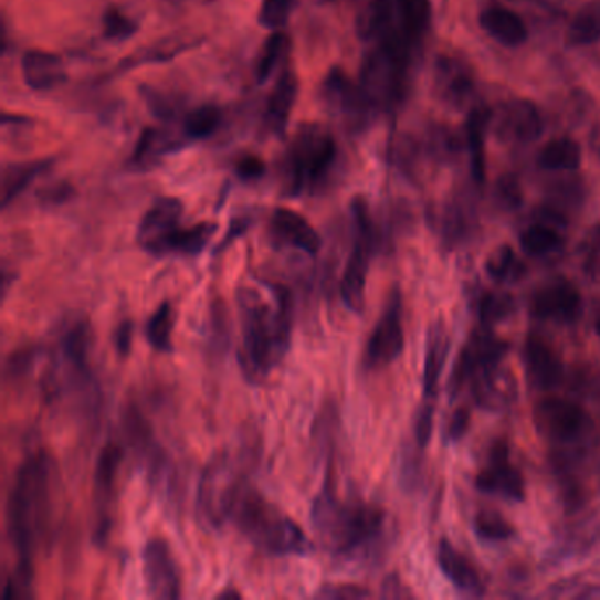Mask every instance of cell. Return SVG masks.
I'll list each match as a JSON object with an SVG mask.
<instances>
[{"label":"cell","mask_w":600,"mask_h":600,"mask_svg":"<svg viewBox=\"0 0 600 600\" xmlns=\"http://www.w3.org/2000/svg\"><path fill=\"white\" fill-rule=\"evenodd\" d=\"M139 25L136 20L122 13L117 6H109L103 14V35L104 40L113 43H124L130 40L138 32Z\"/></svg>","instance_id":"cell-42"},{"label":"cell","mask_w":600,"mask_h":600,"mask_svg":"<svg viewBox=\"0 0 600 600\" xmlns=\"http://www.w3.org/2000/svg\"><path fill=\"white\" fill-rule=\"evenodd\" d=\"M540 165L546 169H570L581 165V147L579 143L570 138H557L543 148L540 151Z\"/></svg>","instance_id":"cell-39"},{"label":"cell","mask_w":600,"mask_h":600,"mask_svg":"<svg viewBox=\"0 0 600 600\" xmlns=\"http://www.w3.org/2000/svg\"><path fill=\"white\" fill-rule=\"evenodd\" d=\"M208 2H215V0H208Z\"/></svg>","instance_id":"cell-61"},{"label":"cell","mask_w":600,"mask_h":600,"mask_svg":"<svg viewBox=\"0 0 600 600\" xmlns=\"http://www.w3.org/2000/svg\"><path fill=\"white\" fill-rule=\"evenodd\" d=\"M484 270L488 273V277L497 282V284L518 282L527 272L525 264L518 260V255L510 245H502L495 249L488 255Z\"/></svg>","instance_id":"cell-33"},{"label":"cell","mask_w":600,"mask_h":600,"mask_svg":"<svg viewBox=\"0 0 600 600\" xmlns=\"http://www.w3.org/2000/svg\"><path fill=\"white\" fill-rule=\"evenodd\" d=\"M436 564L445 579L459 590L462 596L483 597L486 583L480 569L472 564L460 549L454 548L450 539L439 540L436 546Z\"/></svg>","instance_id":"cell-21"},{"label":"cell","mask_w":600,"mask_h":600,"mask_svg":"<svg viewBox=\"0 0 600 600\" xmlns=\"http://www.w3.org/2000/svg\"><path fill=\"white\" fill-rule=\"evenodd\" d=\"M141 94L147 101L148 108L156 117L169 120V118H175V115H177V104L169 99L168 95L160 94V92L148 87H143Z\"/></svg>","instance_id":"cell-50"},{"label":"cell","mask_w":600,"mask_h":600,"mask_svg":"<svg viewBox=\"0 0 600 600\" xmlns=\"http://www.w3.org/2000/svg\"><path fill=\"white\" fill-rule=\"evenodd\" d=\"M252 219L251 217H236L233 219L230 224V230L225 233V236L222 238V242L217 245L215 254H221L222 251H225V246H230L234 240L243 236L246 231L251 230Z\"/></svg>","instance_id":"cell-55"},{"label":"cell","mask_w":600,"mask_h":600,"mask_svg":"<svg viewBox=\"0 0 600 600\" xmlns=\"http://www.w3.org/2000/svg\"><path fill=\"white\" fill-rule=\"evenodd\" d=\"M175 312L171 303L162 302L145 326V335L150 346L160 352H169L173 349Z\"/></svg>","instance_id":"cell-37"},{"label":"cell","mask_w":600,"mask_h":600,"mask_svg":"<svg viewBox=\"0 0 600 600\" xmlns=\"http://www.w3.org/2000/svg\"><path fill=\"white\" fill-rule=\"evenodd\" d=\"M523 365L528 385L537 391H551L566 379V367L558 350L545 337L531 333L523 346Z\"/></svg>","instance_id":"cell-15"},{"label":"cell","mask_w":600,"mask_h":600,"mask_svg":"<svg viewBox=\"0 0 600 600\" xmlns=\"http://www.w3.org/2000/svg\"><path fill=\"white\" fill-rule=\"evenodd\" d=\"M183 204L177 198H159L148 208L138 225L139 246L148 254L159 257L160 249L175 231L180 228Z\"/></svg>","instance_id":"cell-16"},{"label":"cell","mask_w":600,"mask_h":600,"mask_svg":"<svg viewBox=\"0 0 600 600\" xmlns=\"http://www.w3.org/2000/svg\"><path fill=\"white\" fill-rule=\"evenodd\" d=\"M323 99L350 127L361 126L370 108V103L365 97L361 87H356L355 83L347 78V74L337 67L329 71L328 76L324 78Z\"/></svg>","instance_id":"cell-19"},{"label":"cell","mask_w":600,"mask_h":600,"mask_svg":"<svg viewBox=\"0 0 600 600\" xmlns=\"http://www.w3.org/2000/svg\"><path fill=\"white\" fill-rule=\"evenodd\" d=\"M433 421H435V402H427L419 406L414 421V442L419 450H427L428 442L432 439Z\"/></svg>","instance_id":"cell-48"},{"label":"cell","mask_w":600,"mask_h":600,"mask_svg":"<svg viewBox=\"0 0 600 600\" xmlns=\"http://www.w3.org/2000/svg\"><path fill=\"white\" fill-rule=\"evenodd\" d=\"M310 518L320 545L341 560L370 557L385 536L386 510L367 502L340 501L331 466L312 502Z\"/></svg>","instance_id":"cell-3"},{"label":"cell","mask_w":600,"mask_h":600,"mask_svg":"<svg viewBox=\"0 0 600 600\" xmlns=\"http://www.w3.org/2000/svg\"><path fill=\"white\" fill-rule=\"evenodd\" d=\"M92 329L87 320L74 323L61 341L62 361H64L65 382L80 391L88 389L94 382L88 355H91Z\"/></svg>","instance_id":"cell-18"},{"label":"cell","mask_w":600,"mask_h":600,"mask_svg":"<svg viewBox=\"0 0 600 600\" xmlns=\"http://www.w3.org/2000/svg\"><path fill=\"white\" fill-rule=\"evenodd\" d=\"M350 210L355 219V245L341 275L340 296L341 302L346 303L350 312L361 314L365 308V290H367L370 261L379 249L380 240L365 199L356 198Z\"/></svg>","instance_id":"cell-7"},{"label":"cell","mask_w":600,"mask_h":600,"mask_svg":"<svg viewBox=\"0 0 600 600\" xmlns=\"http://www.w3.org/2000/svg\"><path fill=\"white\" fill-rule=\"evenodd\" d=\"M463 389L471 391L475 406L490 412L506 411L518 397L516 380L509 368L504 367V361L469 371L463 379L460 393Z\"/></svg>","instance_id":"cell-12"},{"label":"cell","mask_w":600,"mask_h":600,"mask_svg":"<svg viewBox=\"0 0 600 600\" xmlns=\"http://www.w3.org/2000/svg\"><path fill=\"white\" fill-rule=\"evenodd\" d=\"M219 230L215 222H199L190 228H178L171 236L166 240L160 249L159 257L166 255H198L207 249L213 234Z\"/></svg>","instance_id":"cell-29"},{"label":"cell","mask_w":600,"mask_h":600,"mask_svg":"<svg viewBox=\"0 0 600 600\" xmlns=\"http://www.w3.org/2000/svg\"><path fill=\"white\" fill-rule=\"evenodd\" d=\"M475 488L493 497L523 502L527 498V481L518 466L509 460V444L504 439L490 448L488 463L477 472Z\"/></svg>","instance_id":"cell-11"},{"label":"cell","mask_w":600,"mask_h":600,"mask_svg":"<svg viewBox=\"0 0 600 600\" xmlns=\"http://www.w3.org/2000/svg\"><path fill=\"white\" fill-rule=\"evenodd\" d=\"M400 31L414 43L430 23V0H394Z\"/></svg>","instance_id":"cell-36"},{"label":"cell","mask_w":600,"mask_h":600,"mask_svg":"<svg viewBox=\"0 0 600 600\" xmlns=\"http://www.w3.org/2000/svg\"><path fill=\"white\" fill-rule=\"evenodd\" d=\"M246 484L245 460L230 451L217 454L199 481L198 504L204 519L213 527L221 528L231 518Z\"/></svg>","instance_id":"cell-6"},{"label":"cell","mask_w":600,"mask_h":600,"mask_svg":"<svg viewBox=\"0 0 600 600\" xmlns=\"http://www.w3.org/2000/svg\"><path fill=\"white\" fill-rule=\"evenodd\" d=\"M600 38V8L590 6L576 14L567 31V43L572 46L596 43Z\"/></svg>","instance_id":"cell-41"},{"label":"cell","mask_w":600,"mask_h":600,"mask_svg":"<svg viewBox=\"0 0 600 600\" xmlns=\"http://www.w3.org/2000/svg\"><path fill=\"white\" fill-rule=\"evenodd\" d=\"M475 536L484 543H506L516 536V528L504 514L493 509H483L475 513L472 519Z\"/></svg>","instance_id":"cell-38"},{"label":"cell","mask_w":600,"mask_h":600,"mask_svg":"<svg viewBox=\"0 0 600 600\" xmlns=\"http://www.w3.org/2000/svg\"><path fill=\"white\" fill-rule=\"evenodd\" d=\"M338 145L331 133L319 126L299 129L285 154L287 196L317 194L328 183L337 165Z\"/></svg>","instance_id":"cell-5"},{"label":"cell","mask_w":600,"mask_h":600,"mask_svg":"<svg viewBox=\"0 0 600 600\" xmlns=\"http://www.w3.org/2000/svg\"><path fill=\"white\" fill-rule=\"evenodd\" d=\"M298 97V78L291 70L282 71L264 108L263 129L273 136H284L294 104Z\"/></svg>","instance_id":"cell-23"},{"label":"cell","mask_w":600,"mask_h":600,"mask_svg":"<svg viewBox=\"0 0 600 600\" xmlns=\"http://www.w3.org/2000/svg\"><path fill=\"white\" fill-rule=\"evenodd\" d=\"M583 305V294L575 282L555 278L531 294L530 314L546 323L572 324L581 317Z\"/></svg>","instance_id":"cell-13"},{"label":"cell","mask_w":600,"mask_h":600,"mask_svg":"<svg viewBox=\"0 0 600 600\" xmlns=\"http://www.w3.org/2000/svg\"><path fill=\"white\" fill-rule=\"evenodd\" d=\"M403 347L406 333H403L402 293L400 290H393L365 347V368L376 371L389 367L400 358Z\"/></svg>","instance_id":"cell-10"},{"label":"cell","mask_w":600,"mask_h":600,"mask_svg":"<svg viewBox=\"0 0 600 600\" xmlns=\"http://www.w3.org/2000/svg\"><path fill=\"white\" fill-rule=\"evenodd\" d=\"M291 53V38L282 31H273L269 40L264 41L260 56L255 62V82L257 85L269 82L278 67L284 64Z\"/></svg>","instance_id":"cell-31"},{"label":"cell","mask_w":600,"mask_h":600,"mask_svg":"<svg viewBox=\"0 0 600 600\" xmlns=\"http://www.w3.org/2000/svg\"><path fill=\"white\" fill-rule=\"evenodd\" d=\"M221 124L222 109L215 104H203V106L187 113L183 118V138L186 141L210 138L221 127Z\"/></svg>","instance_id":"cell-35"},{"label":"cell","mask_w":600,"mask_h":600,"mask_svg":"<svg viewBox=\"0 0 600 600\" xmlns=\"http://www.w3.org/2000/svg\"><path fill=\"white\" fill-rule=\"evenodd\" d=\"M231 522L246 539L272 555H307L312 543L298 523L272 506L246 484L231 513Z\"/></svg>","instance_id":"cell-4"},{"label":"cell","mask_w":600,"mask_h":600,"mask_svg":"<svg viewBox=\"0 0 600 600\" xmlns=\"http://www.w3.org/2000/svg\"><path fill=\"white\" fill-rule=\"evenodd\" d=\"M122 423H124L127 441L133 445V450L139 454V459L147 462L150 474L154 477H159L168 463H166L165 451L160 450L156 439H154L147 419L143 418L141 412L135 406H127Z\"/></svg>","instance_id":"cell-22"},{"label":"cell","mask_w":600,"mask_h":600,"mask_svg":"<svg viewBox=\"0 0 600 600\" xmlns=\"http://www.w3.org/2000/svg\"><path fill=\"white\" fill-rule=\"evenodd\" d=\"M143 578L148 596L173 600L182 597V578L168 543L160 537L148 540L143 548Z\"/></svg>","instance_id":"cell-14"},{"label":"cell","mask_w":600,"mask_h":600,"mask_svg":"<svg viewBox=\"0 0 600 600\" xmlns=\"http://www.w3.org/2000/svg\"><path fill=\"white\" fill-rule=\"evenodd\" d=\"M236 173L238 177L246 182H252V180H260L264 173H266V165L264 160H261L260 157L255 156H245L236 162Z\"/></svg>","instance_id":"cell-53"},{"label":"cell","mask_w":600,"mask_h":600,"mask_svg":"<svg viewBox=\"0 0 600 600\" xmlns=\"http://www.w3.org/2000/svg\"><path fill=\"white\" fill-rule=\"evenodd\" d=\"M73 196L74 187L67 182L55 183V186L48 187L40 192L41 203L52 204V207L67 203Z\"/></svg>","instance_id":"cell-54"},{"label":"cell","mask_w":600,"mask_h":600,"mask_svg":"<svg viewBox=\"0 0 600 600\" xmlns=\"http://www.w3.org/2000/svg\"><path fill=\"white\" fill-rule=\"evenodd\" d=\"M448 352H450V335L445 329L444 320H433L432 326L428 328L427 350H424L423 400L427 402H435L439 394Z\"/></svg>","instance_id":"cell-24"},{"label":"cell","mask_w":600,"mask_h":600,"mask_svg":"<svg viewBox=\"0 0 600 600\" xmlns=\"http://www.w3.org/2000/svg\"><path fill=\"white\" fill-rule=\"evenodd\" d=\"M593 328L600 337V303H597L596 314H593Z\"/></svg>","instance_id":"cell-60"},{"label":"cell","mask_w":600,"mask_h":600,"mask_svg":"<svg viewBox=\"0 0 600 600\" xmlns=\"http://www.w3.org/2000/svg\"><path fill=\"white\" fill-rule=\"evenodd\" d=\"M272 291L275 305H270L260 291H238V308L242 317V350L238 352L245 377L260 380L287 355L293 338L294 296L290 287L264 282Z\"/></svg>","instance_id":"cell-2"},{"label":"cell","mask_w":600,"mask_h":600,"mask_svg":"<svg viewBox=\"0 0 600 600\" xmlns=\"http://www.w3.org/2000/svg\"><path fill=\"white\" fill-rule=\"evenodd\" d=\"M187 43H175L173 46H169L165 50V44H157L151 50H143V52L136 53V55L127 56L126 61L118 65V73H126L127 70L138 67V65L147 64V62H166L171 61L173 56L186 50Z\"/></svg>","instance_id":"cell-46"},{"label":"cell","mask_w":600,"mask_h":600,"mask_svg":"<svg viewBox=\"0 0 600 600\" xmlns=\"http://www.w3.org/2000/svg\"><path fill=\"white\" fill-rule=\"evenodd\" d=\"M124 448L108 442L101 450L97 456V465H95V495H97V504H99V516H97V525H95V543L104 545V540L108 537L112 519L108 516L109 504H112L113 492H115V483H117L118 471H120L122 462H124Z\"/></svg>","instance_id":"cell-17"},{"label":"cell","mask_w":600,"mask_h":600,"mask_svg":"<svg viewBox=\"0 0 600 600\" xmlns=\"http://www.w3.org/2000/svg\"><path fill=\"white\" fill-rule=\"evenodd\" d=\"M217 599H242V593L234 590V588H228L224 592L219 593Z\"/></svg>","instance_id":"cell-58"},{"label":"cell","mask_w":600,"mask_h":600,"mask_svg":"<svg viewBox=\"0 0 600 600\" xmlns=\"http://www.w3.org/2000/svg\"><path fill=\"white\" fill-rule=\"evenodd\" d=\"M11 281H14V273H9L8 269H4V272H2V291H4V294H8Z\"/></svg>","instance_id":"cell-59"},{"label":"cell","mask_w":600,"mask_h":600,"mask_svg":"<svg viewBox=\"0 0 600 600\" xmlns=\"http://www.w3.org/2000/svg\"><path fill=\"white\" fill-rule=\"evenodd\" d=\"M475 310L481 326L493 328L495 324L509 319L516 310V299L506 291L483 290L475 298Z\"/></svg>","instance_id":"cell-32"},{"label":"cell","mask_w":600,"mask_h":600,"mask_svg":"<svg viewBox=\"0 0 600 600\" xmlns=\"http://www.w3.org/2000/svg\"><path fill=\"white\" fill-rule=\"evenodd\" d=\"M40 355L41 350L35 347L17 350L6 361V377L11 380H20L29 376Z\"/></svg>","instance_id":"cell-47"},{"label":"cell","mask_w":600,"mask_h":600,"mask_svg":"<svg viewBox=\"0 0 600 600\" xmlns=\"http://www.w3.org/2000/svg\"><path fill=\"white\" fill-rule=\"evenodd\" d=\"M519 243H522L523 251L527 252L528 255L545 257V255L560 251L564 240L551 225L534 224L523 231Z\"/></svg>","instance_id":"cell-40"},{"label":"cell","mask_w":600,"mask_h":600,"mask_svg":"<svg viewBox=\"0 0 600 600\" xmlns=\"http://www.w3.org/2000/svg\"><path fill=\"white\" fill-rule=\"evenodd\" d=\"M380 596L385 599H409L414 597V593L403 585L402 579L398 575H389L380 588Z\"/></svg>","instance_id":"cell-56"},{"label":"cell","mask_w":600,"mask_h":600,"mask_svg":"<svg viewBox=\"0 0 600 600\" xmlns=\"http://www.w3.org/2000/svg\"><path fill=\"white\" fill-rule=\"evenodd\" d=\"M55 159L29 160L13 162L2 169V208H8L18 196L25 192L27 187L34 183L41 175L52 169Z\"/></svg>","instance_id":"cell-28"},{"label":"cell","mask_w":600,"mask_h":600,"mask_svg":"<svg viewBox=\"0 0 600 600\" xmlns=\"http://www.w3.org/2000/svg\"><path fill=\"white\" fill-rule=\"evenodd\" d=\"M471 409L469 407H456L451 412L448 423H445L444 441L448 444H456V442L462 441L463 436L469 432V428H471Z\"/></svg>","instance_id":"cell-49"},{"label":"cell","mask_w":600,"mask_h":600,"mask_svg":"<svg viewBox=\"0 0 600 600\" xmlns=\"http://www.w3.org/2000/svg\"><path fill=\"white\" fill-rule=\"evenodd\" d=\"M182 139L175 138L166 130H157L154 127L143 130L139 136L138 145H136L135 154H133V162L138 168H145V166H151L160 157H165L166 154L178 150L182 147Z\"/></svg>","instance_id":"cell-30"},{"label":"cell","mask_w":600,"mask_h":600,"mask_svg":"<svg viewBox=\"0 0 600 600\" xmlns=\"http://www.w3.org/2000/svg\"><path fill=\"white\" fill-rule=\"evenodd\" d=\"M436 87L441 88L442 97L445 101H460L465 99V95L469 94L472 87V78L469 71L463 70L462 64L456 61L441 62V67L436 71Z\"/></svg>","instance_id":"cell-34"},{"label":"cell","mask_w":600,"mask_h":600,"mask_svg":"<svg viewBox=\"0 0 600 600\" xmlns=\"http://www.w3.org/2000/svg\"><path fill=\"white\" fill-rule=\"evenodd\" d=\"M8 124H31V118L20 117V115H11V113H4V117H2V126H8Z\"/></svg>","instance_id":"cell-57"},{"label":"cell","mask_w":600,"mask_h":600,"mask_svg":"<svg viewBox=\"0 0 600 600\" xmlns=\"http://www.w3.org/2000/svg\"><path fill=\"white\" fill-rule=\"evenodd\" d=\"M22 76L32 91H52L67 80L62 56L44 50L23 53Z\"/></svg>","instance_id":"cell-25"},{"label":"cell","mask_w":600,"mask_h":600,"mask_svg":"<svg viewBox=\"0 0 600 600\" xmlns=\"http://www.w3.org/2000/svg\"><path fill=\"white\" fill-rule=\"evenodd\" d=\"M409 52L391 44L377 43L361 70V91L370 106H391L402 97Z\"/></svg>","instance_id":"cell-8"},{"label":"cell","mask_w":600,"mask_h":600,"mask_svg":"<svg viewBox=\"0 0 600 600\" xmlns=\"http://www.w3.org/2000/svg\"><path fill=\"white\" fill-rule=\"evenodd\" d=\"M56 462L48 451L27 456L18 466L8 498V534L18 555L14 575L32 579V560L52 531Z\"/></svg>","instance_id":"cell-1"},{"label":"cell","mask_w":600,"mask_h":600,"mask_svg":"<svg viewBox=\"0 0 600 600\" xmlns=\"http://www.w3.org/2000/svg\"><path fill=\"white\" fill-rule=\"evenodd\" d=\"M317 599H368L371 597L370 590L367 588L358 587V585H326V587L320 588L319 592L316 593Z\"/></svg>","instance_id":"cell-51"},{"label":"cell","mask_w":600,"mask_h":600,"mask_svg":"<svg viewBox=\"0 0 600 600\" xmlns=\"http://www.w3.org/2000/svg\"><path fill=\"white\" fill-rule=\"evenodd\" d=\"M298 0H263L260 8L261 27L269 31H281L282 27L290 20L294 6Z\"/></svg>","instance_id":"cell-45"},{"label":"cell","mask_w":600,"mask_h":600,"mask_svg":"<svg viewBox=\"0 0 600 600\" xmlns=\"http://www.w3.org/2000/svg\"><path fill=\"white\" fill-rule=\"evenodd\" d=\"M481 25L498 43L506 44V46H518L527 40V25L519 14L514 13L510 9L501 8V6H493V8L483 11Z\"/></svg>","instance_id":"cell-27"},{"label":"cell","mask_w":600,"mask_h":600,"mask_svg":"<svg viewBox=\"0 0 600 600\" xmlns=\"http://www.w3.org/2000/svg\"><path fill=\"white\" fill-rule=\"evenodd\" d=\"M133 337H135V324L130 319L122 320L113 333V344H115V350L120 358L129 356Z\"/></svg>","instance_id":"cell-52"},{"label":"cell","mask_w":600,"mask_h":600,"mask_svg":"<svg viewBox=\"0 0 600 600\" xmlns=\"http://www.w3.org/2000/svg\"><path fill=\"white\" fill-rule=\"evenodd\" d=\"M270 238L277 246H291L308 255L319 254L323 240L310 222L290 208H277L270 221Z\"/></svg>","instance_id":"cell-20"},{"label":"cell","mask_w":600,"mask_h":600,"mask_svg":"<svg viewBox=\"0 0 600 600\" xmlns=\"http://www.w3.org/2000/svg\"><path fill=\"white\" fill-rule=\"evenodd\" d=\"M540 117L537 109L527 101H516L509 104L501 115L502 138L514 139V141H530L537 138L540 133Z\"/></svg>","instance_id":"cell-26"},{"label":"cell","mask_w":600,"mask_h":600,"mask_svg":"<svg viewBox=\"0 0 600 600\" xmlns=\"http://www.w3.org/2000/svg\"><path fill=\"white\" fill-rule=\"evenodd\" d=\"M418 445L406 444L403 448L402 460H400V484L406 492H415L421 488L424 481L423 456Z\"/></svg>","instance_id":"cell-43"},{"label":"cell","mask_w":600,"mask_h":600,"mask_svg":"<svg viewBox=\"0 0 600 600\" xmlns=\"http://www.w3.org/2000/svg\"><path fill=\"white\" fill-rule=\"evenodd\" d=\"M534 424L537 432L557 444H575L581 441L590 430V418L583 406L569 398H540L534 406Z\"/></svg>","instance_id":"cell-9"},{"label":"cell","mask_w":600,"mask_h":600,"mask_svg":"<svg viewBox=\"0 0 600 600\" xmlns=\"http://www.w3.org/2000/svg\"><path fill=\"white\" fill-rule=\"evenodd\" d=\"M210 346L215 352H224L230 347V319H228V310L224 303L217 299L210 308Z\"/></svg>","instance_id":"cell-44"}]
</instances>
